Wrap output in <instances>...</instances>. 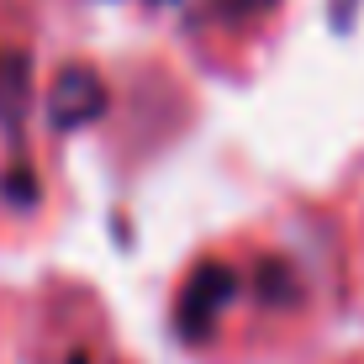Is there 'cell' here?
<instances>
[{"label":"cell","mask_w":364,"mask_h":364,"mask_svg":"<svg viewBox=\"0 0 364 364\" xmlns=\"http://www.w3.org/2000/svg\"><path fill=\"white\" fill-rule=\"evenodd\" d=\"M243 291V280H237L232 264H222V259H206V264L191 269V280H185L180 301H174V328H180L185 343H200V338H211L217 328V317L237 301Z\"/></svg>","instance_id":"1"},{"label":"cell","mask_w":364,"mask_h":364,"mask_svg":"<svg viewBox=\"0 0 364 364\" xmlns=\"http://www.w3.org/2000/svg\"><path fill=\"white\" fill-rule=\"evenodd\" d=\"M100 117H106V85H100V74L85 69V64H69L53 80V90H48V122L58 132H74V127H90Z\"/></svg>","instance_id":"2"},{"label":"cell","mask_w":364,"mask_h":364,"mask_svg":"<svg viewBox=\"0 0 364 364\" xmlns=\"http://www.w3.org/2000/svg\"><path fill=\"white\" fill-rule=\"evenodd\" d=\"M32 90V58L21 48H0V122H16Z\"/></svg>","instance_id":"3"},{"label":"cell","mask_w":364,"mask_h":364,"mask_svg":"<svg viewBox=\"0 0 364 364\" xmlns=\"http://www.w3.org/2000/svg\"><path fill=\"white\" fill-rule=\"evenodd\" d=\"M248 285H254V301H264V306H296L301 301L296 269L285 264V259H259L254 274H248Z\"/></svg>","instance_id":"4"},{"label":"cell","mask_w":364,"mask_h":364,"mask_svg":"<svg viewBox=\"0 0 364 364\" xmlns=\"http://www.w3.org/2000/svg\"><path fill=\"white\" fill-rule=\"evenodd\" d=\"M0 200H6V206H16V211L37 206V174H32L27 164L6 169V174H0Z\"/></svg>","instance_id":"5"},{"label":"cell","mask_w":364,"mask_h":364,"mask_svg":"<svg viewBox=\"0 0 364 364\" xmlns=\"http://www.w3.org/2000/svg\"><path fill=\"white\" fill-rule=\"evenodd\" d=\"M269 6H274V0H217V11H222V16H232V21H248V16H264Z\"/></svg>","instance_id":"6"},{"label":"cell","mask_w":364,"mask_h":364,"mask_svg":"<svg viewBox=\"0 0 364 364\" xmlns=\"http://www.w3.org/2000/svg\"><path fill=\"white\" fill-rule=\"evenodd\" d=\"M148 6H174V0H148Z\"/></svg>","instance_id":"7"}]
</instances>
